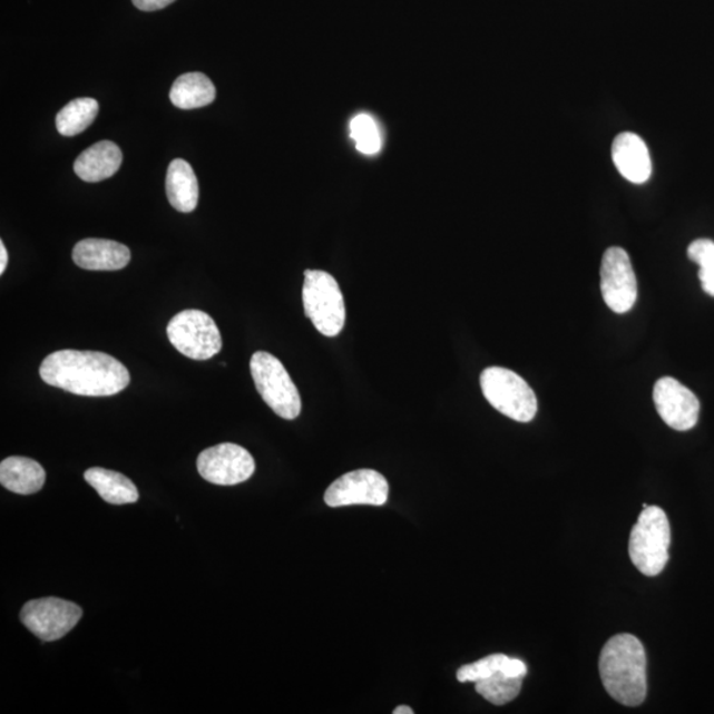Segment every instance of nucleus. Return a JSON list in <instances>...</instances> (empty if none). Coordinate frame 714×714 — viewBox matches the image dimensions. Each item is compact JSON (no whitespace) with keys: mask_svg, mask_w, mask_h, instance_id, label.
<instances>
[{"mask_svg":"<svg viewBox=\"0 0 714 714\" xmlns=\"http://www.w3.org/2000/svg\"><path fill=\"white\" fill-rule=\"evenodd\" d=\"M657 413L669 428L677 431L694 429L698 421L700 401L696 394L674 378H662L654 387Z\"/></svg>","mask_w":714,"mask_h":714,"instance_id":"obj_12","label":"nucleus"},{"mask_svg":"<svg viewBox=\"0 0 714 714\" xmlns=\"http://www.w3.org/2000/svg\"><path fill=\"white\" fill-rule=\"evenodd\" d=\"M525 678L512 677L500 671L490 677L476 683L480 696L493 705H506L519 696Z\"/></svg>","mask_w":714,"mask_h":714,"instance_id":"obj_22","label":"nucleus"},{"mask_svg":"<svg viewBox=\"0 0 714 714\" xmlns=\"http://www.w3.org/2000/svg\"><path fill=\"white\" fill-rule=\"evenodd\" d=\"M166 190L169 204L176 211L189 214L199 203V183L188 162L175 159L167 169Z\"/></svg>","mask_w":714,"mask_h":714,"instance_id":"obj_17","label":"nucleus"},{"mask_svg":"<svg viewBox=\"0 0 714 714\" xmlns=\"http://www.w3.org/2000/svg\"><path fill=\"white\" fill-rule=\"evenodd\" d=\"M671 527L661 507L643 508L633 527L628 554L636 569L647 577L659 576L668 563Z\"/></svg>","mask_w":714,"mask_h":714,"instance_id":"obj_3","label":"nucleus"},{"mask_svg":"<svg viewBox=\"0 0 714 714\" xmlns=\"http://www.w3.org/2000/svg\"><path fill=\"white\" fill-rule=\"evenodd\" d=\"M7 263H9V254H7L4 244L0 243V274L4 273Z\"/></svg>","mask_w":714,"mask_h":714,"instance_id":"obj_26","label":"nucleus"},{"mask_svg":"<svg viewBox=\"0 0 714 714\" xmlns=\"http://www.w3.org/2000/svg\"><path fill=\"white\" fill-rule=\"evenodd\" d=\"M75 264L91 272L121 271L130 263L129 247L111 239L85 238L72 253Z\"/></svg>","mask_w":714,"mask_h":714,"instance_id":"obj_13","label":"nucleus"},{"mask_svg":"<svg viewBox=\"0 0 714 714\" xmlns=\"http://www.w3.org/2000/svg\"><path fill=\"white\" fill-rule=\"evenodd\" d=\"M197 470L212 485L236 486L253 476L256 463L243 447L221 443L202 452L197 458Z\"/></svg>","mask_w":714,"mask_h":714,"instance_id":"obj_10","label":"nucleus"},{"mask_svg":"<svg viewBox=\"0 0 714 714\" xmlns=\"http://www.w3.org/2000/svg\"><path fill=\"white\" fill-rule=\"evenodd\" d=\"M612 154L615 167L628 182L642 184L652 176L653 164L648 148L645 140L636 136V134H619L614 139Z\"/></svg>","mask_w":714,"mask_h":714,"instance_id":"obj_14","label":"nucleus"},{"mask_svg":"<svg viewBox=\"0 0 714 714\" xmlns=\"http://www.w3.org/2000/svg\"><path fill=\"white\" fill-rule=\"evenodd\" d=\"M688 257L700 266L698 277L704 292L714 296V242L696 239L688 247Z\"/></svg>","mask_w":714,"mask_h":714,"instance_id":"obj_24","label":"nucleus"},{"mask_svg":"<svg viewBox=\"0 0 714 714\" xmlns=\"http://www.w3.org/2000/svg\"><path fill=\"white\" fill-rule=\"evenodd\" d=\"M216 88L207 76L193 72L178 77L175 80L169 100L176 108L183 110H193L204 108L215 101Z\"/></svg>","mask_w":714,"mask_h":714,"instance_id":"obj_19","label":"nucleus"},{"mask_svg":"<svg viewBox=\"0 0 714 714\" xmlns=\"http://www.w3.org/2000/svg\"><path fill=\"white\" fill-rule=\"evenodd\" d=\"M0 483L7 490L19 495H32L46 483V471L41 464L26 457L6 458L0 464Z\"/></svg>","mask_w":714,"mask_h":714,"instance_id":"obj_16","label":"nucleus"},{"mask_svg":"<svg viewBox=\"0 0 714 714\" xmlns=\"http://www.w3.org/2000/svg\"><path fill=\"white\" fill-rule=\"evenodd\" d=\"M84 478L110 505L136 503L139 498L136 485L124 473L94 468L85 471Z\"/></svg>","mask_w":714,"mask_h":714,"instance_id":"obj_18","label":"nucleus"},{"mask_svg":"<svg viewBox=\"0 0 714 714\" xmlns=\"http://www.w3.org/2000/svg\"><path fill=\"white\" fill-rule=\"evenodd\" d=\"M389 497L388 480L380 472L362 469L344 473L332 483L324 501L332 508L348 506H384Z\"/></svg>","mask_w":714,"mask_h":714,"instance_id":"obj_11","label":"nucleus"},{"mask_svg":"<svg viewBox=\"0 0 714 714\" xmlns=\"http://www.w3.org/2000/svg\"><path fill=\"white\" fill-rule=\"evenodd\" d=\"M175 350L194 360H209L223 348L221 331L214 320L200 310H184L167 326Z\"/></svg>","mask_w":714,"mask_h":714,"instance_id":"obj_7","label":"nucleus"},{"mask_svg":"<svg viewBox=\"0 0 714 714\" xmlns=\"http://www.w3.org/2000/svg\"><path fill=\"white\" fill-rule=\"evenodd\" d=\"M174 2L175 0H133L138 10L147 12L166 9L167 6Z\"/></svg>","mask_w":714,"mask_h":714,"instance_id":"obj_25","label":"nucleus"},{"mask_svg":"<svg viewBox=\"0 0 714 714\" xmlns=\"http://www.w3.org/2000/svg\"><path fill=\"white\" fill-rule=\"evenodd\" d=\"M487 401L514 421L529 422L537 413V399L527 381L507 368L490 366L480 374Z\"/></svg>","mask_w":714,"mask_h":714,"instance_id":"obj_5","label":"nucleus"},{"mask_svg":"<svg viewBox=\"0 0 714 714\" xmlns=\"http://www.w3.org/2000/svg\"><path fill=\"white\" fill-rule=\"evenodd\" d=\"M503 671L512 677L525 678L528 674L526 663L503 654H493L478 662L466 664L458 669L457 678L461 683H478Z\"/></svg>","mask_w":714,"mask_h":714,"instance_id":"obj_20","label":"nucleus"},{"mask_svg":"<svg viewBox=\"0 0 714 714\" xmlns=\"http://www.w3.org/2000/svg\"><path fill=\"white\" fill-rule=\"evenodd\" d=\"M413 713L414 711L407 705L398 706V708L393 711V714H413Z\"/></svg>","mask_w":714,"mask_h":714,"instance_id":"obj_27","label":"nucleus"},{"mask_svg":"<svg viewBox=\"0 0 714 714\" xmlns=\"http://www.w3.org/2000/svg\"><path fill=\"white\" fill-rule=\"evenodd\" d=\"M350 136L355 143L358 151L364 155H376L383 146L376 119L366 113H360L352 118Z\"/></svg>","mask_w":714,"mask_h":714,"instance_id":"obj_23","label":"nucleus"},{"mask_svg":"<svg viewBox=\"0 0 714 714\" xmlns=\"http://www.w3.org/2000/svg\"><path fill=\"white\" fill-rule=\"evenodd\" d=\"M81 617L80 606L52 597L30 600L20 613V620L28 630L45 642L63 638Z\"/></svg>","mask_w":714,"mask_h":714,"instance_id":"obj_8","label":"nucleus"},{"mask_svg":"<svg viewBox=\"0 0 714 714\" xmlns=\"http://www.w3.org/2000/svg\"><path fill=\"white\" fill-rule=\"evenodd\" d=\"M600 292L614 313L626 314L638 299V284L632 260L622 247H609L600 264Z\"/></svg>","mask_w":714,"mask_h":714,"instance_id":"obj_9","label":"nucleus"},{"mask_svg":"<svg viewBox=\"0 0 714 714\" xmlns=\"http://www.w3.org/2000/svg\"><path fill=\"white\" fill-rule=\"evenodd\" d=\"M251 372L257 392L275 414L285 420H295L300 415L301 394L277 358L264 351L254 353Z\"/></svg>","mask_w":714,"mask_h":714,"instance_id":"obj_6","label":"nucleus"},{"mask_svg":"<svg viewBox=\"0 0 714 714\" xmlns=\"http://www.w3.org/2000/svg\"><path fill=\"white\" fill-rule=\"evenodd\" d=\"M647 659L642 642L619 634L606 643L599 657V675L607 694L626 706H638L647 696Z\"/></svg>","mask_w":714,"mask_h":714,"instance_id":"obj_2","label":"nucleus"},{"mask_svg":"<svg viewBox=\"0 0 714 714\" xmlns=\"http://www.w3.org/2000/svg\"><path fill=\"white\" fill-rule=\"evenodd\" d=\"M100 105L94 98H77L56 116V129L63 137H75L87 130L95 123Z\"/></svg>","mask_w":714,"mask_h":714,"instance_id":"obj_21","label":"nucleus"},{"mask_svg":"<svg viewBox=\"0 0 714 714\" xmlns=\"http://www.w3.org/2000/svg\"><path fill=\"white\" fill-rule=\"evenodd\" d=\"M40 378L69 393L106 398L130 384L127 368L108 353L62 350L51 353L40 365Z\"/></svg>","mask_w":714,"mask_h":714,"instance_id":"obj_1","label":"nucleus"},{"mask_svg":"<svg viewBox=\"0 0 714 714\" xmlns=\"http://www.w3.org/2000/svg\"><path fill=\"white\" fill-rule=\"evenodd\" d=\"M302 300L306 316L322 335L341 334L345 324V303L338 281L330 273L306 271Z\"/></svg>","mask_w":714,"mask_h":714,"instance_id":"obj_4","label":"nucleus"},{"mask_svg":"<svg viewBox=\"0 0 714 714\" xmlns=\"http://www.w3.org/2000/svg\"><path fill=\"white\" fill-rule=\"evenodd\" d=\"M123 160L121 148L110 140H101L80 154L75 162V173L84 182H101L111 178Z\"/></svg>","mask_w":714,"mask_h":714,"instance_id":"obj_15","label":"nucleus"}]
</instances>
